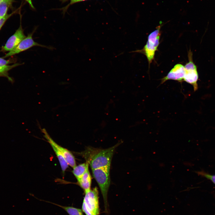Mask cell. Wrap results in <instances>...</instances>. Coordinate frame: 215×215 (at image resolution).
Wrapping results in <instances>:
<instances>
[{
    "label": "cell",
    "instance_id": "6da1fadb",
    "mask_svg": "<svg viewBox=\"0 0 215 215\" xmlns=\"http://www.w3.org/2000/svg\"><path fill=\"white\" fill-rule=\"evenodd\" d=\"M119 144L104 149L89 148L86 151L85 158L91 169L110 166L115 150Z\"/></svg>",
    "mask_w": 215,
    "mask_h": 215
},
{
    "label": "cell",
    "instance_id": "7a4b0ae2",
    "mask_svg": "<svg viewBox=\"0 0 215 215\" xmlns=\"http://www.w3.org/2000/svg\"><path fill=\"white\" fill-rule=\"evenodd\" d=\"M110 166L92 170L93 175L100 188L102 194L105 211L108 212L107 194L110 183Z\"/></svg>",
    "mask_w": 215,
    "mask_h": 215
},
{
    "label": "cell",
    "instance_id": "3957f363",
    "mask_svg": "<svg viewBox=\"0 0 215 215\" xmlns=\"http://www.w3.org/2000/svg\"><path fill=\"white\" fill-rule=\"evenodd\" d=\"M82 210L86 215H99L98 191L96 187L85 193Z\"/></svg>",
    "mask_w": 215,
    "mask_h": 215
},
{
    "label": "cell",
    "instance_id": "277c9868",
    "mask_svg": "<svg viewBox=\"0 0 215 215\" xmlns=\"http://www.w3.org/2000/svg\"><path fill=\"white\" fill-rule=\"evenodd\" d=\"M161 26V25L158 26L156 30L149 35L147 43L142 49L133 51L145 54L148 59L149 67L154 59L155 52L157 50L159 43Z\"/></svg>",
    "mask_w": 215,
    "mask_h": 215
},
{
    "label": "cell",
    "instance_id": "5b68a950",
    "mask_svg": "<svg viewBox=\"0 0 215 215\" xmlns=\"http://www.w3.org/2000/svg\"><path fill=\"white\" fill-rule=\"evenodd\" d=\"M192 53L190 50L188 53L189 62L184 66L185 72L183 80L192 85L194 91L198 88L197 81L199 76L196 65L193 61Z\"/></svg>",
    "mask_w": 215,
    "mask_h": 215
},
{
    "label": "cell",
    "instance_id": "8992f818",
    "mask_svg": "<svg viewBox=\"0 0 215 215\" xmlns=\"http://www.w3.org/2000/svg\"><path fill=\"white\" fill-rule=\"evenodd\" d=\"M36 29V28H35L31 33L28 34L27 36L15 48L6 54L4 58L18 54L34 46L41 47L50 49H53L52 47L43 45L34 41L33 38V35Z\"/></svg>",
    "mask_w": 215,
    "mask_h": 215
},
{
    "label": "cell",
    "instance_id": "52a82bcc",
    "mask_svg": "<svg viewBox=\"0 0 215 215\" xmlns=\"http://www.w3.org/2000/svg\"><path fill=\"white\" fill-rule=\"evenodd\" d=\"M26 37L21 24L14 33L9 38L4 45L2 47L1 50L9 52L11 51Z\"/></svg>",
    "mask_w": 215,
    "mask_h": 215
},
{
    "label": "cell",
    "instance_id": "ba28073f",
    "mask_svg": "<svg viewBox=\"0 0 215 215\" xmlns=\"http://www.w3.org/2000/svg\"><path fill=\"white\" fill-rule=\"evenodd\" d=\"M184 66L182 64H176L167 75L161 79V84L168 80H173L179 82L182 81L185 75Z\"/></svg>",
    "mask_w": 215,
    "mask_h": 215
},
{
    "label": "cell",
    "instance_id": "9c48e42d",
    "mask_svg": "<svg viewBox=\"0 0 215 215\" xmlns=\"http://www.w3.org/2000/svg\"><path fill=\"white\" fill-rule=\"evenodd\" d=\"M42 131L44 133V136L50 144L59 162L62 172L64 174L65 171L67 168L68 165L64 158L62 153L55 145V142L52 139L48 134L46 130L44 128Z\"/></svg>",
    "mask_w": 215,
    "mask_h": 215
},
{
    "label": "cell",
    "instance_id": "30bf717a",
    "mask_svg": "<svg viewBox=\"0 0 215 215\" xmlns=\"http://www.w3.org/2000/svg\"><path fill=\"white\" fill-rule=\"evenodd\" d=\"M11 62L10 60H7L3 58H0V76H4L7 78L11 81L12 80L8 75L7 72L13 68L21 64L19 63H16L12 65L8 64Z\"/></svg>",
    "mask_w": 215,
    "mask_h": 215
},
{
    "label": "cell",
    "instance_id": "8fae6325",
    "mask_svg": "<svg viewBox=\"0 0 215 215\" xmlns=\"http://www.w3.org/2000/svg\"><path fill=\"white\" fill-rule=\"evenodd\" d=\"M78 182L79 185L83 189L85 193L90 190L91 177L89 169L86 172Z\"/></svg>",
    "mask_w": 215,
    "mask_h": 215
},
{
    "label": "cell",
    "instance_id": "7c38bea8",
    "mask_svg": "<svg viewBox=\"0 0 215 215\" xmlns=\"http://www.w3.org/2000/svg\"><path fill=\"white\" fill-rule=\"evenodd\" d=\"M89 164L86 162L76 166L73 168L72 172L74 176L78 181L82 177L84 174L88 170Z\"/></svg>",
    "mask_w": 215,
    "mask_h": 215
},
{
    "label": "cell",
    "instance_id": "4fadbf2b",
    "mask_svg": "<svg viewBox=\"0 0 215 215\" xmlns=\"http://www.w3.org/2000/svg\"><path fill=\"white\" fill-rule=\"evenodd\" d=\"M58 206L64 209L69 215H83L82 210L73 206H63L56 203L47 202Z\"/></svg>",
    "mask_w": 215,
    "mask_h": 215
},
{
    "label": "cell",
    "instance_id": "5bb4252c",
    "mask_svg": "<svg viewBox=\"0 0 215 215\" xmlns=\"http://www.w3.org/2000/svg\"><path fill=\"white\" fill-rule=\"evenodd\" d=\"M13 1V0H3L0 2V20L7 14L8 9Z\"/></svg>",
    "mask_w": 215,
    "mask_h": 215
},
{
    "label": "cell",
    "instance_id": "9a60e30c",
    "mask_svg": "<svg viewBox=\"0 0 215 215\" xmlns=\"http://www.w3.org/2000/svg\"><path fill=\"white\" fill-rule=\"evenodd\" d=\"M198 173L207 179L211 180L215 184V175H210L203 171L198 172Z\"/></svg>",
    "mask_w": 215,
    "mask_h": 215
},
{
    "label": "cell",
    "instance_id": "2e32d148",
    "mask_svg": "<svg viewBox=\"0 0 215 215\" xmlns=\"http://www.w3.org/2000/svg\"><path fill=\"white\" fill-rule=\"evenodd\" d=\"M13 13L10 14H7L3 18L0 20V30L4 24L6 20L10 17Z\"/></svg>",
    "mask_w": 215,
    "mask_h": 215
},
{
    "label": "cell",
    "instance_id": "e0dca14e",
    "mask_svg": "<svg viewBox=\"0 0 215 215\" xmlns=\"http://www.w3.org/2000/svg\"><path fill=\"white\" fill-rule=\"evenodd\" d=\"M70 0V3L67 6L66 8L67 7H68L69 5H72L73 4H74L76 3H77L78 2L84 1L87 0Z\"/></svg>",
    "mask_w": 215,
    "mask_h": 215
},
{
    "label": "cell",
    "instance_id": "ac0fdd59",
    "mask_svg": "<svg viewBox=\"0 0 215 215\" xmlns=\"http://www.w3.org/2000/svg\"><path fill=\"white\" fill-rule=\"evenodd\" d=\"M27 1L29 4L30 7L33 9H34V6L32 4V0H25Z\"/></svg>",
    "mask_w": 215,
    "mask_h": 215
},
{
    "label": "cell",
    "instance_id": "d6986e66",
    "mask_svg": "<svg viewBox=\"0 0 215 215\" xmlns=\"http://www.w3.org/2000/svg\"><path fill=\"white\" fill-rule=\"evenodd\" d=\"M3 0H0V2H1Z\"/></svg>",
    "mask_w": 215,
    "mask_h": 215
}]
</instances>
